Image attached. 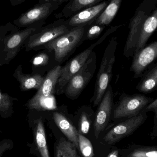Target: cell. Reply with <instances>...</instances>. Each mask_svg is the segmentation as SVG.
Segmentation results:
<instances>
[{"label": "cell", "instance_id": "cell-1", "mask_svg": "<svg viewBox=\"0 0 157 157\" xmlns=\"http://www.w3.org/2000/svg\"><path fill=\"white\" fill-rule=\"evenodd\" d=\"M45 24V21L38 22L21 30L11 22L0 26V67L8 64L29 36Z\"/></svg>", "mask_w": 157, "mask_h": 157}, {"label": "cell", "instance_id": "cell-2", "mask_svg": "<svg viewBox=\"0 0 157 157\" xmlns=\"http://www.w3.org/2000/svg\"><path fill=\"white\" fill-rule=\"evenodd\" d=\"M89 26L72 28L67 33L46 44L42 50L53 51L56 60L61 65L86 40V32Z\"/></svg>", "mask_w": 157, "mask_h": 157}, {"label": "cell", "instance_id": "cell-3", "mask_svg": "<svg viewBox=\"0 0 157 157\" xmlns=\"http://www.w3.org/2000/svg\"><path fill=\"white\" fill-rule=\"evenodd\" d=\"M118 42L113 37L107 45L98 70L94 94L90 100L94 107L98 106L105 94L113 76V69L115 62V53Z\"/></svg>", "mask_w": 157, "mask_h": 157}, {"label": "cell", "instance_id": "cell-4", "mask_svg": "<svg viewBox=\"0 0 157 157\" xmlns=\"http://www.w3.org/2000/svg\"><path fill=\"white\" fill-rule=\"evenodd\" d=\"M122 25L110 27L98 41L91 44L87 48L70 60L62 67L59 77L55 87V94L60 95L63 94L65 86L69 80L85 64L95 47L102 43L108 36L115 32Z\"/></svg>", "mask_w": 157, "mask_h": 157}, {"label": "cell", "instance_id": "cell-5", "mask_svg": "<svg viewBox=\"0 0 157 157\" xmlns=\"http://www.w3.org/2000/svg\"><path fill=\"white\" fill-rule=\"evenodd\" d=\"M155 98L143 94L128 95L124 93L120 96L119 101L114 104L111 119L113 121L124 120L134 117L144 111Z\"/></svg>", "mask_w": 157, "mask_h": 157}, {"label": "cell", "instance_id": "cell-6", "mask_svg": "<svg viewBox=\"0 0 157 157\" xmlns=\"http://www.w3.org/2000/svg\"><path fill=\"white\" fill-rule=\"evenodd\" d=\"M71 29L64 18L43 26L28 39L24 45L26 51L42 50L46 44L67 33Z\"/></svg>", "mask_w": 157, "mask_h": 157}, {"label": "cell", "instance_id": "cell-7", "mask_svg": "<svg viewBox=\"0 0 157 157\" xmlns=\"http://www.w3.org/2000/svg\"><path fill=\"white\" fill-rule=\"evenodd\" d=\"M97 62V55L93 51L85 64L65 86L63 93L68 98L75 100L79 97L95 74Z\"/></svg>", "mask_w": 157, "mask_h": 157}, {"label": "cell", "instance_id": "cell-8", "mask_svg": "<svg viewBox=\"0 0 157 157\" xmlns=\"http://www.w3.org/2000/svg\"><path fill=\"white\" fill-rule=\"evenodd\" d=\"M28 115L29 124L32 129L33 142L27 144L30 154L37 157H51L47 144L46 131L42 116L40 111L29 110Z\"/></svg>", "mask_w": 157, "mask_h": 157}, {"label": "cell", "instance_id": "cell-9", "mask_svg": "<svg viewBox=\"0 0 157 157\" xmlns=\"http://www.w3.org/2000/svg\"><path fill=\"white\" fill-rule=\"evenodd\" d=\"M146 112L142 113L132 118L124 120L113 126L105 135L103 140L108 144H113L122 139L132 134L147 120Z\"/></svg>", "mask_w": 157, "mask_h": 157}, {"label": "cell", "instance_id": "cell-10", "mask_svg": "<svg viewBox=\"0 0 157 157\" xmlns=\"http://www.w3.org/2000/svg\"><path fill=\"white\" fill-rule=\"evenodd\" d=\"M59 6V4L52 1L38 2L31 9L22 13L14 20L13 23L21 28L27 27L38 22L45 21Z\"/></svg>", "mask_w": 157, "mask_h": 157}, {"label": "cell", "instance_id": "cell-11", "mask_svg": "<svg viewBox=\"0 0 157 157\" xmlns=\"http://www.w3.org/2000/svg\"><path fill=\"white\" fill-rule=\"evenodd\" d=\"M114 104L113 91L109 85L95 112L93 127L96 139L98 138L111 119Z\"/></svg>", "mask_w": 157, "mask_h": 157}, {"label": "cell", "instance_id": "cell-12", "mask_svg": "<svg viewBox=\"0 0 157 157\" xmlns=\"http://www.w3.org/2000/svg\"><path fill=\"white\" fill-rule=\"evenodd\" d=\"M130 71L134 73L133 78H141L157 59V40L134 53Z\"/></svg>", "mask_w": 157, "mask_h": 157}, {"label": "cell", "instance_id": "cell-13", "mask_svg": "<svg viewBox=\"0 0 157 157\" xmlns=\"http://www.w3.org/2000/svg\"><path fill=\"white\" fill-rule=\"evenodd\" d=\"M62 66L57 65L48 72L40 87L27 103H33L55 98V87L59 77Z\"/></svg>", "mask_w": 157, "mask_h": 157}, {"label": "cell", "instance_id": "cell-14", "mask_svg": "<svg viewBox=\"0 0 157 157\" xmlns=\"http://www.w3.org/2000/svg\"><path fill=\"white\" fill-rule=\"evenodd\" d=\"M51 112L55 124L68 140L74 144L76 148H78V132L69 118L67 107L63 105Z\"/></svg>", "mask_w": 157, "mask_h": 157}, {"label": "cell", "instance_id": "cell-15", "mask_svg": "<svg viewBox=\"0 0 157 157\" xmlns=\"http://www.w3.org/2000/svg\"><path fill=\"white\" fill-rule=\"evenodd\" d=\"M109 1H103L98 4L84 9L66 19L69 26L72 28L90 25L95 23L108 5Z\"/></svg>", "mask_w": 157, "mask_h": 157}, {"label": "cell", "instance_id": "cell-16", "mask_svg": "<svg viewBox=\"0 0 157 157\" xmlns=\"http://www.w3.org/2000/svg\"><path fill=\"white\" fill-rule=\"evenodd\" d=\"M148 17L145 12L140 11L131 20L129 26L130 31L124 49V57L130 58L133 56L142 25Z\"/></svg>", "mask_w": 157, "mask_h": 157}, {"label": "cell", "instance_id": "cell-17", "mask_svg": "<svg viewBox=\"0 0 157 157\" xmlns=\"http://www.w3.org/2000/svg\"><path fill=\"white\" fill-rule=\"evenodd\" d=\"M32 74L44 75L60 65L56 60L53 51L44 49L34 56L31 61Z\"/></svg>", "mask_w": 157, "mask_h": 157}, {"label": "cell", "instance_id": "cell-18", "mask_svg": "<svg viewBox=\"0 0 157 157\" xmlns=\"http://www.w3.org/2000/svg\"><path fill=\"white\" fill-rule=\"evenodd\" d=\"M22 65H19L15 71L13 76L20 84L21 91L32 89L38 90L41 86L45 77L39 74H25L22 71Z\"/></svg>", "mask_w": 157, "mask_h": 157}, {"label": "cell", "instance_id": "cell-19", "mask_svg": "<svg viewBox=\"0 0 157 157\" xmlns=\"http://www.w3.org/2000/svg\"><path fill=\"white\" fill-rule=\"evenodd\" d=\"M103 0H70L61 11L55 15L57 19H67L78 12L98 4Z\"/></svg>", "mask_w": 157, "mask_h": 157}, {"label": "cell", "instance_id": "cell-20", "mask_svg": "<svg viewBox=\"0 0 157 157\" xmlns=\"http://www.w3.org/2000/svg\"><path fill=\"white\" fill-rule=\"evenodd\" d=\"M157 29V8L143 23L134 53L146 46L149 38Z\"/></svg>", "mask_w": 157, "mask_h": 157}, {"label": "cell", "instance_id": "cell-21", "mask_svg": "<svg viewBox=\"0 0 157 157\" xmlns=\"http://www.w3.org/2000/svg\"><path fill=\"white\" fill-rule=\"evenodd\" d=\"M136 89L142 93L152 92L157 89V62L152 64L141 77Z\"/></svg>", "mask_w": 157, "mask_h": 157}, {"label": "cell", "instance_id": "cell-22", "mask_svg": "<svg viewBox=\"0 0 157 157\" xmlns=\"http://www.w3.org/2000/svg\"><path fill=\"white\" fill-rule=\"evenodd\" d=\"M95 115V112L89 105H83L78 109L75 118L77 120L78 132L82 135L88 133Z\"/></svg>", "mask_w": 157, "mask_h": 157}, {"label": "cell", "instance_id": "cell-23", "mask_svg": "<svg viewBox=\"0 0 157 157\" xmlns=\"http://www.w3.org/2000/svg\"><path fill=\"white\" fill-rule=\"evenodd\" d=\"M120 155L121 157H157V147L132 144L121 150Z\"/></svg>", "mask_w": 157, "mask_h": 157}, {"label": "cell", "instance_id": "cell-24", "mask_svg": "<svg viewBox=\"0 0 157 157\" xmlns=\"http://www.w3.org/2000/svg\"><path fill=\"white\" fill-rule=\"evenodd\" d=\"M108 5L95 21V24L109 26L117 14L122 0H109Z\"/></svg>", "mask_w": 157, "mask_h": 157}, {"label": "cell", "instance_id": "cell-25", "mask_svg": "<svg viewBox=\"0 0 157 157\" xmlns=\"http://www.w3.org/2000/svg\"><path fill=\"white\" fill-rule=\"evenodd\" d=\"M55 157H80L74 144L69 140L61 138L57 144L55 150Z\"/></svg>", "mask_w": 157, "mask_h": 157}, {"label": "cell", "instance_id": "cell-26", "mask_svg": "<svg viewBox=\"0 0 157 157\" xmlns=\"http://www.w3.org/2000/svg\"><path fill=\"white\" fill-rule=\"evenodd\" d=\"M17 99L0 91V115L3 119L12 116L14 113L13 101Z\"/></svg>", "mask_w": 157, "mask_h": 157}, {"label": "cell", "instance_id": "cell-27", "mask_svg": "<svg viewBox=\"0 0 157 157\" xmlns=\"http://www.w3.org/2000/svg\"><path fill=\"white\" fill-rule=\"evenodd\" d=\"M78 148L83 157H94V149L91 142L78 132Z\"/></svg>", "mask_w": 157, "mask_h": 157}, {"label": "cell", "instance_id": "cell-28", "mask_svg": "<svg viewBox=\"0 0 157 157\" xmlns=\"http://www.w3.org/2000/svg\"><path fill=\"white\" fill-rule=\"evenodd\" d=\"M106 26L93 23L88 28L86 32L85 40H93L101 35Z\"/></svg>", "mask_w": 157, "mask_h": 157}, {"label": "cell", "instance_id": "cell-29", "mask_svg": "<svg viewBox=\"0 0 157 157\" xmlns=\"http://www.w3.org/2000/svg\"><path fill=\"white\" fill-rule=\"evenodd\" d=\"M14 147V143L10 139H4L0 141V157L2 156L4 153L11 150Z\"/></svg>", "mask_w": 157, "mask_h": 157}, {"label": "cell", "instance_id": "cell-30", "mask_svg": "<svg viewBox=\"0 0 157 157\" xmlns=\"http://www.w3.org/2000/svg\"><path fill=\"white\" fill-rule=\"evenodd\" d=\"M147 113L153 112L154 113V123L157 121V98L149 104L144 110Z\"/></svg>", "mask_w": 157, "mask_h": 157}, {"label": "cell", "instance_id": "cell-31", "mask_svg": "<svg viewBox=\"0 0 157 157\" xmlns=\"http://www.w3.org/2000/svg\"><path fill=\"white\" fill-rule=\"evenodd\" d=\"M154 124L152 132L150 134V136L152 138L157 137V121L156 122L154 123Z\"/></svg>", "mask_w": 157, "mask_h": 157}, {"label": "cell", "instance_id": "cell-32", "mask_svg": "<svg viewBox=\"0 0 157 157\" xmlns=\"http://www.w3.org/2000/svg\"><path fill=\"white\" fill-rule=\"evenodd\" d=\"M70 0H39V3H44L46 2L52 1V2H56L57 3L59 4V5L60 6L63 3L68 2Z\"/></svg>", "mask_w": 157, "mask_h": 157}, {"label": "cell", "instance_id": "cell-33", "mask_svg": "<svg viewBox=\"0 0 157 157\" xmlns=\"http://www.w3.org/2000/svg\"><path fill=\"white\" fill-rule=\"evenodd\" d=\"M120 154V151L118 149H116L110 152L107 157H119Z\"/></svg>", "mask_w": 157, "mask_h": 157}, {"label": "cell", "instance_id": "cell-34", "mask_svg": "<svg viewBox=\"0 0 157 157\" xmlns=\"http://www.w3.org/2000/svg\"><path fill=\"white\" fill-rule=\"evenodd\" d=\"M26 0H9L10 3L13 6L18 5L25 2Z\"/></svg>", "mask_w": 157, "mask_h": 157}, {"label": "cell", "instance_id": "cell-35", "mask_svg": "<svg viewBox=\"0 0 157 157\" xmlns=\"http://www.w3.org/2000/svg\"><path fill=\"white\" fill-rule=\"evenodd\" d=\"M2 131H1V130H0V133H2Z\"/></svg>", "mask_w": 157, "mask_h": 157}, {"label": "cell", "instance_id": "cell-36", "mask_svg": "<svg viewBox=\"0 0 157 157\" xmlns=\"http://www.w3.org/2000/svg\"><path fill=\"white\" fill-rule=\"evenodd\" d=\"M156 147H157V146H156Z\"/></svg>", "mask_w": 157, "mask_h": 157}, {"label": "cell", "instance_id": "cell-37", "mask_svg": "<svg viewBox=\"0 0 157 157\" xmlns=\"http://www.w3.org/2000/svg\"></svg>", "mask_w": 157, "mask_h": 157}]
</instances>
